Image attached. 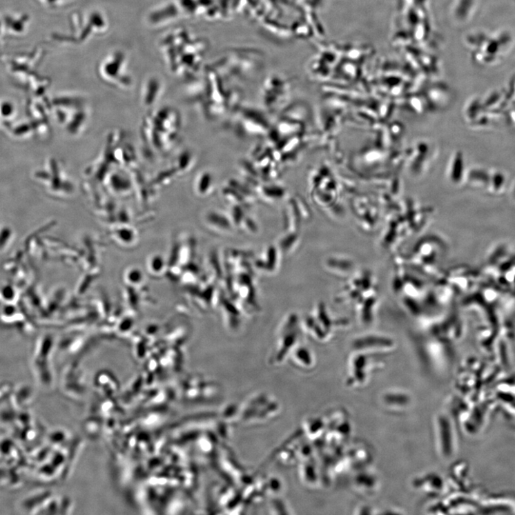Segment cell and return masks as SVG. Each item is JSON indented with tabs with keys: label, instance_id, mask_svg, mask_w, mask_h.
<instances>
[{
	"label": "cell",
	"instance_id": "7a4b0ae2",
	"mask_svg": "<svg viewBox=\"0 0 515 515\" xmlns=\"http://www.w3.org/2000/svg\"><path fill=\"white\" fill-rule=\"evenodd\" d=\"M338 300L349 309L360 325L371 326L378 316L381 300L378 277L370 269H356L347 279Z\"/></svg>",
	"mask_w": 515,
	"mask_h": 515
},
{
	"label": "cell",
	"instance_id": "5b68a950",
	"mask_svg": "<svg viewBox=\"0 0 515 515\" xmlns=\"http://www.w3.org/2000/svg\"><path fill=\"white\" fill-rule=\"evenodd\" d=\"M28 26L29 17L26 14H0V47L7 38L23 35Z\"/></svg>",
	"mask_w": 515,
	"mask_h": 515
},
{
	"label": "cell",
	"instance_id": "6da1fadb",
	"mask_svg": "<svg viewBox=\"0 0 515 515\" xmlns=\"http://www.w3.org/2000/svg\"><path fill=\"white\" fill-rule=\"evenodd\" d=\"M391 289L401 307L418 322L443 312L433 298L431 282L406 266L393 265Z\"/></svg>",
	"mask_w": 515,
	"mask_h": 515
},
{
	"label": "cell",
	"instance_id": "277c9868",
	"mask_svg": "<svg viewBox=\"0 0 515 515\" xmlns=\"http://www.w3.org/2000/svg\"><path fill=\"white\" fill-rule=\"evenodd\" d=\"M351 347V349L384 353L394 351L397 348V342L392 336L384 333L369 332L356 336Z\"/></svg>",
	"mask_w": 515,
	"mask_h": 515
},
{
	"label": "cell",
	"instance_id": "3957f363",
	"mask_svg": "<svg viewBox=\"0 0 515 515\" xmlns=\"http://www.w3.org/2000/svg\"><path fill=\"white\" fill-rule=\"evenodd\" d=\"M447 247L440 237H422L405 251L392 255L393 265L404 266L429 280L443 270Z\"/></svg>",
	"mask_w": 515,
	"mask_h": 515
}]
</instances>
